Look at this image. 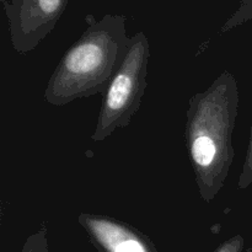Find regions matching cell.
Here are the masks:
<instances>
[{
    "label": "cell",
    "instance_id": "1",
    "mask_svg": "<svg viewBox=\"0 0 252 252\" xmlns=\"http://www.w3.org/2000/svg\"><path fill=\"white\" fill-rule=\"evenodd\" d=\"M238 112V81L228 70L189 101L186 147L199 197L207 203L218 196L233 165V133Z\"/></svg>",
    "mask_w": 252,
    "mask_h": 252
},
{
    "label": "cell",
    "instance_id": "2",
    "mask_svg": "<svg viewBox=\"0 0 252 252\" xmlns=\"http://www.w3.org/2000/svg\"><path fill=\"white\" fill-rule=\"evenodd\" d=\"M85 21V31L66 49L47 83L44 100L54 107L103 95L127 54L130 37L125 15L106 14L96 20L88 14Z\"/></svg>",
    "mask_w": 252,
    "mask_h": 252
},
{
    "label": "cell",
    "instance_id": "3",
    "mask_svg": "<svg viewBox=\"0 0 252 252\" xmlns=\"http://www.w3.org/2000/svg\"><path fill=\"white\" fill-rule=\"evenodd\" d=\"M149 58V39L144 32H138L130 37L127 54L102 95L97 123L91 134L94 142H102L118 128L128 127L139 111L148 88Z\"/></svg>",
    "mask_w": 252,
    "mask_h": 252
},
{
    "label": "cell",
    "instance_id": "4",
    "mask_svg": "<svg viewBox=\"0 0 252 252\" xmlns=\"http://www.w3.org/2000/svg\"><path fill=\"white\" fill-rule=\"evenodd\" d=\"M69 0H1L11 47L29 53L53 31Z\"/></svg>",
    "mask_w": 252,
    "mask_h": 252
},
{
    "label": "cell",
    "instance_id": "5",
    "mask_svg": "<svg viewBox=\"0 0 252 252\" xmlns=\"http://www.w3.org/2000/svg\"><path fill=\"white\" fill-rule=\"evenodd\" d=\"M78 221L98 252H159L149 236L120 219L83 212Z\"/></svg>",
    "mask_w": 252,
    "mask_h": 252
},
{
    "label": "cell",
    "instance_id": "6",
    "mask_svg": "<svg viewBox=\"0 0 252 252\" xmlns=\"http://www.w3.org/2000/svg\"><path fill=\"white\" fill-rule=\"evenodd\" d=\"M20 252H49L48 231L46 226H42L38 231L27 236Z\"/></svg>",
    "mask_w": 252,
    "mask_h": 252
},
{
    "label": "cell",
    "instance_id": "7",
    "mask_svg": "<svg viewBox=\"0 0 252 252\" xmlns=\"http://www.w3.org/2000/svg\"><path fill=\"white\" fill-rule=\"evenodd\" d=\"M252 185V127L250 133V140H249L248 150H246L245 160H244L243 169H241L240 177H239L238 189H246Z\"/></svg>",
    "mask_w": 252,
    "mask_h": 252
},
{
    "label": "cell",
    "instance_id": "8",
    "mask_svg": "<svg viewBox=\"0 0 252 252\" xmlns=\"http://www.w3.org/2000/svg\"><path fill=\"white\" fill-rule=\"evenodd\" d=\"M244 248H245V240L240 234H238L220 244L213 252H244Z\"/></svg>",
    "mask_w": 252,
    "mask_h": 252
},
{
    "label": "cell",
    "instance_id": "9",
    "mask_svg": "<svg viewBox=\"0 0 252 252\" xmlns=\"http://www.w3.org/2000/svg\"><path fill=\"white\" fill-rule=\"evenodd\" d=\"M244 9H248L246 10V14L244 15L243 17H240V19L235 22V25H239L241 21H245V20H252V1L251 4H249L248 6H245Z\"/></svg>",
    "mask_w": 252,
    "mask_h": 252
},
{
    "label": "cell",
    "instance_id": "10",
    "mask_svg": "<svg viewBox=\"0 0 252 252\" xmlns=\"http://www.w3.org/2000/svg\"><path fill=\"white\" fill-rule=\"evenodd\" d=\"M251 250H252V249H251Z\"/></svg>",
    "mask_w": 252,
    "mask_h": 252
}]
</instances>
